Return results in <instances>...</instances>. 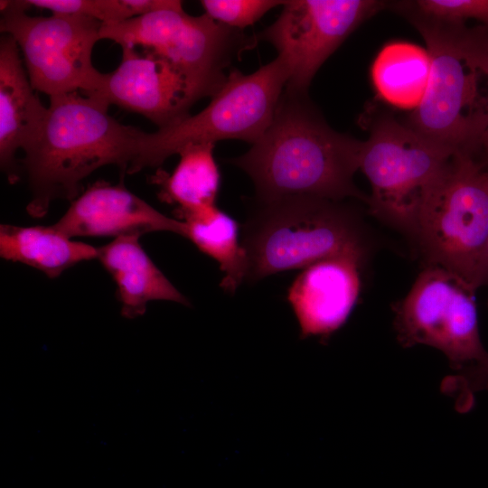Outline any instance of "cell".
Wrapping results in <instances>:
<instances>
[{"label": "cell", "instance_id": "obj_1", "mask_svg": "<svg viewBox=\"0 0 488 488\" xmlns=\"http://www.w3.org/2000/svg\"><path fill=\"white\" fill-rule=\"evenodd\" d=\"M362 141L333 130L307 98L284 89L272 120L244 155L230 159L252 180L258 202L295 197L368 203L353 182Z\"/></svg>", "mask_w": 488, "mask_h": 488}, {"label": "cell", "instance_id": "obj_2", "mask_svg": "<svg viewBox=\"0 0 488 488\" xmlns=\"http://www.w3.org/2000/svg\"><path fill=\"white\" fill-rule=\"evenodd\" d=\"M97 94L79 91L50 97L48 115L36 141L19 160L31 198L28 214L43 217L58 199L75 200L82 180L114 164L121 176L135 162L144 131L119 123Z\"/></svg>", "mask_w": 488, "mask_h": 488}, {"label": "cell", "instance_id": "obj_3", "mask_svg": "<svg viewBox=\"0 0 488 488\" xmlns=\"http://www.w3.org/2000/svg\"><path fill=\"white\" fill-rule=\"evenodd\" d=\"M258 202L242 232L249 281L333 257L363 262L367 258L361 221L343 201L295 197Z\"/></svg>", "mask_w": 488, "mask_h": 488}, {"label": "cell", "instance_id": "obj_4", "mask_svg": "<svg viewBox=\"0 0 488 488\" xmlns=\"http://www.w3.org/2000/svg\"><path fill=\"white\" fill-rule=\"evenodd\" d=\"M474 294L449 271L425 266L407 296L393 306L400 344L441 351L459 371L446 378L447 385L465 401L488 388V352L480 338Z\"/></svg>", "mask_w": 488, "mask_h": 488}, {"label": "cell", "instance_id": "obj_5", "mask_svg": "<svg viewBox=\"0 0 488 488\" xmlns=\"http://www.w3.org/2000/svg\"><path fill=\"white\" fill-rule=\"evenodd\" d=\"M409 239L425 266H437L476 290L484 286L488 167L458 153L420 207Z\"/></svg>", "mask_w": 488, "mask_h": 488}, {"label": "cell", "instance_id": "obj_6", "mask_svg": "<svg viewBox=\"0 0 488 488\" xmlns=\"http://www.w3.org/2000/svg\"><path fill=\"white\" fill-rule=\"evenodd\" d=\"M431 60L427 88L408 126L427 141L454 154H475L483 147L488 96L481 90L484 74L469 52L463 24L412 17Z\"/></svg>", "mask_w": 488, "mask_h": 488}, {"label": "cell", "instance_id": "obj_7", "mask_svg": "<svg viewBox=\"0 0 488 488\" xmlns=\"http://www.w3.org/2000/svg\"><path fill=\"white\" fill-rule=\"evenodd\" d=\"M288 78L286 64L278 56L251 74L231 70L202 111L154 133H143L127 174L159 166L189 145H215L227 139L255 143L270 124Z\"/></svg>", "mask_w": 488, "mask_h": 488}, {"label": "cell", "instance_id": "obj_8", "mask_svg": "<svg viewBox=\"0 0 488 488\" xmlns=\"http://www.w3.org/2000/svg\"><path fill=\"white\" fill-rule=\"evenodd\" d=\"M100 36L166 59L186 78L198 99L214 96L227 80L224 70L230 61L258 42L256 35L219 23L206 14L190 15L183 7L102 23Z\"/></svg>", "mask_w": 488, "mask_h": 488}, {"label": "cell", "instance_id": "obj_9", "mask_svg": "<svg viewBox=\"0 0 488 488\" xmlns=\"http://www.w3.org/2000/svg\"><path fill=\"white\" fill-rule=\"evenodd\" d=\"M455 155L393 117L376 119L359 160L371 187V213L409 238L420 207Z\"/></svg>", "mask_w": 488, "mask_h": 488}, {"label": "cell", "instance_id": "obj_10", "mask_svg": "<svg viewBox=\"0 0 488 488\" xmlns=\"http://www.w3.org/2000/svg\"><path fill=\"white\" fill-rule=\"evenodd\" d=\"M2 33L16 42L36 91L49 97L100 89L106 73L92 63L102 23L88 16L52 14L32 16L13 1L1 0Z\"/></svg>", "mask_w": 488, "mask_h": 488}, {"label": "cell", "instance_id": "obj_11", "mask_svg": "<svg viewBox=\"0 0 488 488\" xmlns=\"http://www.w3.org/2000/svg\"><path fill=\"white\" fill-rule=\"evenodd\" d=\"M385 5L374 0L284 1L258 40L271 43L289 71L286 89L307 93L317 70L362 22Z\"/></svg>", "mask_w": 488, "mask_h": 488}, {"label": "cell", "instance_id": "obj_12", "mask_svg": "<svg viewBox=\"0 0 488 488\" xmlns=\"http://www.w3.org/2000/svg\"><path fill=\"white\" fill-rule=\"evenodd\" d=\"M122 48L118 67L106 73L95 93L109 105L144 116L168 127L190 115L199 100L186 78L166 59L148 50Z\"/></svg>", "mask_w": 488, "mask_h": 488}, {"label": "cell", "instance_id": "obj_13", "mask_svg": "<svg viewBox=\"0 0 488 488\" xmlns=\"http://www.w3.org/2000/svg\"><path fill=\"white\" fill-rule=\"evenodd\" d=\"M74 237H114L169 231L187 238L186 224L170 218L131 192L124 185L97 181L83 191L53 224Z\"/></svg>", "mask_w": 488, "mask_h": 488}, {"label": "cell", "instance_id": "obj_14", "mask_svg": "<svg viewBox=\"0 0 488 488\" xmlns=\"http://www.w3.org/2000/svg\"><path fill=\"white\" fill-rule=\"evenodd\" d=\"M363 261L339 256L315 262L297 275L287 300L302 338H328L352 313L361 292Z\"/></svg>", "mask_w": 488, "mask_h": 488}, {"label": "cell", "instance_id": "obj_15", "mask_svg": "<svg viewBox=\"0 0 488 488\" xmlns=\"http://www.w3.org/2000/svg\"><path fill=\"white\" fill-rule=\"evenodd\" d=\"M48 115L33 89L14 39L0 40V165L10 183L19 181L17 151H26L38 138Z\"/></svg>", "mask_w": 488, "mask_h": 488}, {"label": "cell", "instance_id": "obj_16", "mask_svg": "<svg viewBox=\"0 0 488 488\" xmlns=\"http://www.w3.org/2000/svg\"><path fill=\"white\" fill-rule=\"evenodd\" d=\"M140 235L115 238L98 248L97 259L117 285L121 315L136 318L151 301L164 300L189 305L188 299L169 281L142 248Z\"/></svg>", "mask_w": 488, "mask_h": 488}, {"label": "cell", "instance_id": "obj_17", "mask_svg": "<svg viewBox=\"0 0 488 488\" xmlns=\"http://www.w3.org/2000/svg\"><path fill=\"white\" fill-rule=\"evenodd\" d=\"M0 256L56 278L80 262L97 258L98 248L69 238L50 226L1 224Z\"/></svg>", "mask_w": 488, "mask_h": 488}, {"label": "cell", "instance_id": "obj_18", "mask_svg": "<svg viewBox=\"0 0 488 488\" xmlns=\"http://www.w3.org/2000/svg\"><path fill=\"white\" fill-rule=\"evenodd\" d=\"M430 70L431 60L427 48L406 41H392L375 57L371 79L383 101L413 111L423 100Z\"/></svg>", "mask_w": 488, "mask_h": 488}, {"label": "cell", "instance_id": "obj_19", "mask_svg": "<svg viewBox=\"0 0 488 488\" xmlns=\"http://www.w3.org/2000/svg\"><path fill=\"white\" fill-rule=\"evenodd\" d=\"M213 144L189 145L179 152L171 174L159 169L152 182L160 188L161 201L177 205L176 211H194L216 205L221 174Z\"/></svg>", "mask_w": 488, "mask_h": 488}, {"label": "cell", "instance_id": "obj_20", "mask_svg": "<svg viewBox=\"0 0 488 488\" xmlns=\"http://www.w3.org/2000/svg\"><path fill=\"white\" fill-rule=\"evenodd\" d=\"M176 216L187 226V239L219 263L223 272L221 288L234 294L248 274L247 254L239 239L237 221L216 205L176 211Z\"/></svg>", "mask_w": 488, "mask_h": 488}, {"label": "cell", "instance_id": "obj_21", "mask_svg": "<svg viewBox=\"0 0 488 488\" xmlns=\"http://www.w3.org/2000/svg\"><path fill=\"white\" fill-rule=\"evenodd\" d=\"M27 11L42 8L58 14H77L102 23H117L156 10L173 8L174 0H15Z\"/></svg>", "mask_w": 488, "mask_h": 488}, {"label": "cell", "instance_id": "obj_22", "mask_svg": "<svg viewBox=\"0 0 488 488\" xmlns=\"http://www.w3.org/2000/svg\"><path fill=\"white\" fill-rule=\"evenodd\" d=\"M278 0H202L204 14L225 26L243 30L258 22L270 9L281 5Z\"/></svg>", "mask_w": 488, "mask_h": 488}, {"label": "cell", "instance_id": "obj_23", "mask_svg": "<svg viewBox=\"0 0 488 488\" xmlns=\"http://www.w3.org/2000/svg\"><path fill=\"white\" fill-rule=\"evenodd\" d=\"M415 5L427 18L454 24L475 19L488 29V0H419Z\"/></svg>", "mask_w": 488, "mask_h": 488}, {"label": "cell", "instance_id": "obj_24", "mask_svg": "<svg viewBox=\"0 0 488 488\" xmlns=\"http://www.w3.org/2000/svg\"><path fill=\"white\" fill-rule=\"evenodd\" d=\"M465 38L472 59L488 81V29L484 26L472 30L466 29ZM483 147L488 148V112Z\"/></svg>", "mask_w": 488, "mask_h": 488}, {"label": "cell", "instance_id": "obj_25", "mask_svg": "<svg viewBox=\"0 0 488 488\" xmlns=\"http://www.w3.org/2000/svg\"><path fill=\"white\" fill-rule=\"evenodd\" d=\"M484 286H488V245L486 248L485 260H484Z\"/></svg>", "mask_w": 488, "mask_h": 488}, {"label": "cell", "instance_id": "obj_26", "mask_svg": "<svg viewBox=\"0 0 488 488\" xmlns=\"http://www.w3.org/2000/svg\"><path fill=\"white\" fill-rule=\"evenodd\" d=\"M485 150H486V152H487V154H488V148H486Z\"/></svg>", "mask_w": 488, "mask_h": 488}]
</instances>
